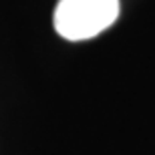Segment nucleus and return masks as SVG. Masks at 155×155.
<instances>
[{
  "mask_svg": "<svg viewBox=\"0 0 155 155\" xmlns=\"http://www.w3.org/2000/svg\"><path fill=\"white\" fill-rule=\"evenodd\" d=\"M119 0H58L54 8V30L64 40L95 38L119 16Z\"/></svg>",
  "mask_w": 155,
  "mask_h": 155,
  "instance_id": "1",
  "label": "nucleus"
}]
</instances>
